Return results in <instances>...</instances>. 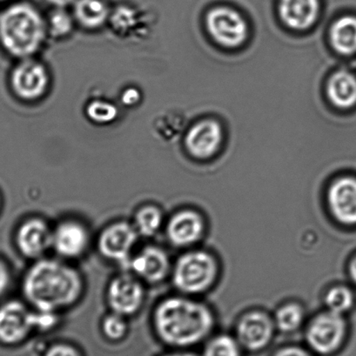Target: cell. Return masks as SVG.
<instances>
[{
  "label": "cell",
  "instance_id": "6da1fadb",
  "mask_svg": "<svg viewBox=\"0 0 356 356\" xmlns=\"http://www.w3.org/2000/svg\"><path fill=\"white\" fill-rule=\"evenodd\" d=\"M83 282L74 268L55 260H40L27 272L23 291L37 310L54 312L77 302Z\"/></svg>",
  "mask_w": 356,
  "mask_h": 356
},
{
  "label": "cell",
  "instance_id": "7a4b0ae2",
  "mask_svg": "<svg viewBox=\"0 0 356 356\" xmlns=\"http://www.w3.org/2000/svg\"><path fill=\"white\" fill-rule=\"evenodd\" d=\"M155 330L165 343L188 347L198 343L213 327L210 310L191 300L172 297L165 300L155 310Z\"/></svg>",
  "mask_w": 356,
  "mask_h": 356
},
{
  "label": "cell",
  "instance_id": "3957f363",
  "mask_svg": "<svg viewBox=\"0 0 356 356\" xmlns=\"http://www.w3.org/2000/svg\"><path fill=\"white\" fill-rule=\"evenodd\" d=\"M47 33L46 20L30 3H15L0 13V46L13 57H32Z\"/></svg>",
  "mask_w": 356,
  "mask_h": 356
},
{
  "label": "cell",
  "instance_id": "277c9868",
  "mask_svg": "<svg viewBox=\"0 0 356 356\" xmlns=\"http://www.w3.org/2000/svg\"><path fill=\"white\" fill-rule=\"evenodd\" d=\"M214 259L202 251L191 252L179 259L174 270V283L186 293H197L209 289L216 277Z\"/></svg>",
  "mask_w": 356,
  "mask_h": 356
},
{
  "label": "cell",
  "instance_id": "5b68a950",
  "mask_svg": "<svg viewBox=\"0 0 356 356\" xmlns=\"http://www.w3.org/2000/svg\"><path fill=\"white\" fill-rule=\"evenodd\" d=\"M10 85L20 99L33 102L46 95L49 86V75L40 62L32 58H23L12 71Z\"/></svg>",
  "mask_w": 356,
  "mask_h": 356
},
{
  "label": "cell",
  "instance_id": "8992f818",
  "mask_svg": "<svg viewBox=\"0 0 356 356\" xmlns=\"http://www.w3.org/2000/svg\"><path fill=\"white\" fill-rule=\"evenodd\" d=\"M207 26L211 36L226 47H239L247 38V24L240 13L233 9H213L207 15Z\"/></svg>",
  "mask_w": 356,
  "mask_h": 356
},
{
  "label": "cell",
  "instance_id": "52a82bcc",
  "mask_svg": "<svg viewBox=\"0 0 356 356\" xmlns=\"http://www.w3.org/2000/svg\"><path fill=\"white\" fill-rule=\"evenodd\" d=\"M345 332L346 324L341 314L328 311L311 323L307 339L314 351L327 355L340 347Z\"/></svg>",
  "mask_w": 356,
  "mask_h": 356
},
{
  "label": "cell",
  "instance_id": "ba28073f",
  "mask_svg": "<svg viewBox=\"0 0 356 356\" xmlns=\"http://www.w3.org/2000/svg\"><path fill=\"white\" fill-rule=\"evenodd\" d=\"M36 328V312L23 303L13 300L0 307V341L15 344Z\"/></svg>",
  "mask_w": 356,
  "mask_h": 356
},
{
  "label": "cell",
  "instance_id": "9c48e42d",
  "mask_svg": "<svg viewBox=\"0 0 356 356\" xmlns=\"http://www.w3.org/2000/svg\"><path fill=\"white\" fill-rule=\"evenodd\" d=\"M144 299V289L132 276H118L111 282L107 300L113 313L120 316H132L140 309Z\"/></svg>",
  "mask_w": 356,
  "mask_h": 356
},
{
  "label": "cell",
  "instance_id": "30bf717a",
  "mask_svg": "<svg viewBox=\"0 0 356 356\" xmlns=\"http://www.w3.org/2000/svg\"><path fill=\"white\" fill-rule=\"evenodd\" d=\"M138 238L136 227L129 223L116 222L103 230L99 238V250L109 260L125 261L129 257Z\"/></svg>",
  "mask_w": 356,
  "mask_h": 356
},
{
  "label": "cell",
  "instance_id": "8fae6325",
  "mask_svg": "<svg viewBox=\"0 0 356 356\" xmlns=\"http://www.w3.org/2000/svg\"><path fill=\"white\" fill-rule=\"evenodd\" d=\"M20 252L29 258L41 257L53 244V232L40 219H31L20 226L17 233Z\"/></svg>",
  "mask_w": 356,
  "mask_h": 356
},
{
  "label": "cell",
  "instance_id": "7c38bea8",
  "mask_svg": "<svg viewBox=\"0 0 356 356\" xmlns=\"http://www.w3.org/2000/svg\"><path fill=\"white\" fill-rule=\"evenodd\" d=\"M328 204L341 223L356 224V179L344 177L335 181L328 192Z\"/></svg>",
  "mask_w": 356,
  "mask_h": 356
},
{
  "label": "cell",
  "instance_id": "4fadbf2b",
  "mask_svg": "<svg viewBox=\"0 0 356 356\" xmlns=\"http://www.w3.org/2000/svg\"><path fill=\"white\" fill-rule=\"evenodd\" d=\"M88 233L84 226L74 220L64 221L53 232V244L58 254L75 258L84 253L88 245Z\"/></svg>",
  "mask_w": 356,
  "mask_h": 356
},
{
  "label": "cell",
  "instance_id": "5bb4252c",
  "mask_svg": "<svg viewBox=\"0 0 356 356\" xmlns=\"http://www.w3.org/2000/svg\"><path fill=\"white\" fill-rule=\"evenodd\" d=\"M222 140V130L214 120H204L189 130L186 146L193 156L205 159L213 155Z\"/></svg>",
  "mask_w": 356,
  "mask_h": 356
},
{
  "label": "cell",
  "instance_id": "9a60e30c",
  "mask_svg": "<svg viewBox=\"0 0 356 356\" xmlns=\"http://www.w3.org/2000/svg\"><path fill=\"white\" fill-rule=\"evenodd\" d=\"M273 324L266 314L254 312L246 314L238 325V339L240 344L250 350L264 348L270 341Z\"/></svg>",
  "mask_w": 356,
  "mask_h": 356
},
{
  "label": "cell",
  "instance_id": "2e32d148",
  "mask_svg": "<svg viewBox=\"0 0 356 356\" xmlns=\"http://www.w3.org/2000/svg\"><path fill=\"white\" fill-rule=\"evenodd\" d=\"M203 228V220L198 213L191 210L181 211L169 220L167 227L168 240L175 246H189L200 239Z\"/></svg>",
  "mask_w": 356,
  "mask_h": 356
},
{
  "label": "cell",
  "instance_id": "e0dca14e",
  "mask_svg": "<svg viewBox=\"0 0 356 356\" xmlns=\"http://www.w3.org/2000/svg\"><path fill=\"white\" fill-rule=\"evenodd\" d=\"M168 254L161 248L154 246L145 248L132 261V268L140 277L148 282L162 281L169 271Z\"/></svg>",
  "mask_w": 356,
  "mask_h": 356
},
{
  "label": "cell",
  "instance_id": "ac0fdd59",
  "mask_svg": "<svg viewBox=\"0 0 356 356\" xmlns=\"http://www.w3.org/2000/svg\"><path fill=\"white\" fill-rule=\"evenodd\" d=\"M280 15L290 29L304 30L316 22L320 11L319 0H280Z\"/></svg>",
  "mask_w": 356,
  "mask_h": 356
},
{
  "label": "cell",
  "instance_id": "d6986e66",
  "mask_svg": "<svg viewBox=\"0 0 356 356\" xmlns=\"http://www.w3.org/2000/svg\"><path fill=\"white\" fill-rule=\"evenodd\" d=\"M74 18L86 29H98L106 22L111 10L106 0H76Z\"/></svg>",
  "mask_w": 356,
  "mask_h": 356
},
{
  "label": "cell",
  "instance_id": "ffe728a7",
  "mask_svg": "<svg viewBox=\"0 0 356 356\" xmlns=\"http://www.w3.org/2000/svg\"><path fill=\"white\" fill-rule=\"evenodd\" d=\"M327 95L331 102L341 108H348L356 103V79L346 71L337 72L328 81Z\"/></svg>",
  "mask_w": 356,
  "mask_h": 356
},
{
  "label": "cell",
  "instance_id": "44dd1931",
  "mask_svg": "<svg viewBox=\"0 0 356 356\" xmlns=\"http://www.w3.org/2000/svg\"><path fill=\"white\" fill-rule=\"evenodd\" d=\"M331 42L335 50L343 55L356 51V18L342 17L334 24L330 33Z\"/></svg>",
  "mask_w": 356,
  "mask_h": 356
},
{
  "label": "cell",
  "instance_id": "7402d4cb",
  "mask_svg": "<svg viewBox=\"0 0 356 356\" xmlns=\"http://www.w3.org/2000/svg\"><path fill=\"white\" fill-rule=\"evenodd\" d=\"M162 223L161 210L153 206H147L138 211L136 216V228L138 233L149 237L160 229Z\"/></svg>",
  "mask_w": 356,
  "mask_h": 356
},
{
  "label": "cell",
  "instance_id": "603a6c76",
  "mask_svg": "<svg viewBox=\"0 0 356 356\" xmlns=\"http://www.w3.org/2000/svg\"><path fill=\"white\" fill-rule=\"evenodd\" d=\"M47 26V32L53 37L67 36L74 27V19L64 8H55L48 15Z\"/></svg>",
  "mask_w": 356,
  "mask_h": 356
},
{
  "label": "cell",
  "instance_id": "cb8c5ba5",
  "mask_svg": "<svg viewBox=\"0 0 356 356\" xmlns=\"http://www.w3.org/2000/svg\"><path fill=\"white\" fill-rule=\"evenodd\" d=\"M354 295L346 286H335L327 293L326 304L331 312L339 314L347 312L354 304Z\"/></svg>",
  "mask_w": 356,
  "mask_h": 356
},
{
  "label": "cell",
  "instance_id": "d4e9b609",
  "mask_svg": "<svg viewBox=\"0 0 356 356\" xmlns=\"http://www.w3.org/2000/svg\"><path fill=\"white\" fill-rule=\"evenodd\" d=\"M303 320L302 307L296 304H289L281 307L275 316L276 325L280 330L284 332H291L300 327Z\"/></svg>",
  "mask_w": 356,
  "mask_h": 356
},
{
  "label": "cell",
  "instance_id": "484cf974",
  "mask_svg": "<svg viewBox=\"0 0 356 356\" xmlns=\"http://www.w3.org/2000/svg\"><path fill=\"white\" fill-rule=\"evenodd\" d=\"M204 356H241L239 342L227 335H220L209 342Z\"/></svg>",
  "mask_w": 356,
  "mask_h": 356
},
{
  "label": "cell",
  "instance_id": "4316f807",
  "mask_svg": "<svg viewBox=\"0 0 356 356\" xmlns=\"http://www.w3.org/2000/svg\"><path fill=\"white\" fill-rule=\"evenodd\" d=\"M86 113L92 122L106 124L112 122L116 119L118 110L113 104L96 100V102L89 104Z\"/></svg>",
  "mask_w": 356,
  "mask_h": 356
},
{
  "label": "cell",
  "instance_id": "83f0119b",
  "mask_svg": "<svg viewBox=\"0 0 356 356\" xmlns=\"http://www.w3.org/2000/svg\"><path fill=\"white\" fill-rule=\"evenodd\" d=\"M127 330V325L124 316L113 313L106 317L103 321V332L111 340H120L124 337Z\"/></svg>",
  "mask_w": 356,
  "mask_h": 356
},
{
  "label": "cell",
  "instance_id": "f1b7e54d",
  "mask_svg": "<svg viewBox=\"0 0 356 356\" xmlns=\"http://www.w3.org/2000/svg\"><path fill=\"white\" fill-rule=\"evenodd\" d=\"M46 356H81L74 348L67 344L53 346L47 352Z\"/></svg>",
  "mask_w": 356,
  "mask_h": 356
},
{
  "label": "cell",
  "instance_id": "f546056e",
  "mask_svg": "<svg viewBox=\"0 0 356 356\" xmlns=\"http://www.w3.org/2000/svg\"><path fill=\"white\" fill-rule=\"evenodd\" d=\"M10 281L9 272L6 266L0 261V296L5 293L8 289Z\"/></svg>",
  "mask_w": 356,
  "mask_h": 356
},
{
  "label": "cell",
  "instance_id": "4dcf8cb0",
  "mask_svg": "<svg viewBox=\"0 0 356 356\" xmlns=\"http://www.w3.org/2000/svg\"><path fill=\"white\" fill-rule=\"evenodd\" d=\"M275 356H311L309 353L299 348H286L282 349Z\"/></svg>",
  "mask_w": 356,
  "mask_h": 356
},
{
  "label": "cell",
  "instance_id": "1f68e13d",
  "mask_svg": "<svg viewBox=\"0 0 356 356\" xmlns=\"http://www.w3.org/2000/svg\"><path fill=\"white\" fill-rule=\"evenodd\" d=\"M140 96L139 93H138L137 90H134L133 91V95L131 96V89L127 90V92L124 93L123 100L124 102L127 104H134L139 99Z\"/></svg>",
  "mask_w": 356,
  "mask_h": 356
},
{
  "label": "cell",
  "instance_id": "d6a6232c",
  "mask_svg": "<svg viewBox=\"0 0 356 356\" xmlns=\"http://www.w3.org/2000/svg\"><path fill=\"white\" fill-rule=\"evenodd\" d=\"M54 8H67V6L74 4L76 0H47Z\"/></svg>",
  "mask_w": 356,
  "mask_h": 356
},
{
  "label": "cell",
  "instance_id": "836d02e7",
  "mask_svg": "<svg viewBox=\"0 0 356 356\" xmlns=\"http://www.w3.org/2000/svg\"><path fill=\"white\" fill-rule=\"evenodd\" d=\"M350 275L354 282H356V258L351 262L350 265Z\"/></svg>",
  "mask_w": 356,
  "mask_h": 356
},
{
  "label": "cell",
  "instance_id": "e575fe53",
  "mask_svg": "<svg viewBox=\"0 0 356 356\" xmlns=\"http://www.w3.org/2000/svg\"><path fill=\"white\" fill-rule=\"evenodd\" d=\"M165 356H198V355L193 354V353L183 352V353H175V354L167 355Z\"/></svg>",
  "mask_w": 356,
  "mask_h": 356
},
{
  "label": "cell",
  "instance_id": "d590c367",
  "mask_svg": "<svg viewBox=\"0 0 356 356\" xmlns=\"http://www.w3.org/2000/svg\"><path fill=\"white\" fill-rule=\"evenodd\" d=\"M1 1H5V0H0V2H1Z\"/></svg>",
  "mask_w": 356,
  "mask_h": 356
}]
</instances>
